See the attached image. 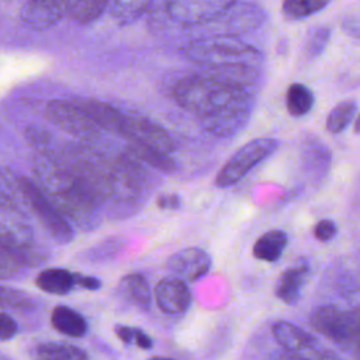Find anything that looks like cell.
<instances>
[{
    "label": "cell",
    "mask_w": 360,
    "mask_h": 360,
    "mask_svg": "<svg viewBox=\"0 0 360 360\" xmlns=\"http://www.w3.org/2000/svg\"><path fill=\"white\" fill-rule=\"evenodd\" d=\"M173 97L207 132L218 136H231L242 131L253 108L248 86L210 72L179 80L173 87Z\"/></svg>",
    "instance_id": "obj_1"
},
{
    "label": "cell",
    "mask_w": 360,
    "mask_h": 360,
    "mask_svg": "<svg viewBox=\"0 0 360 360\" xmlns=\"http://www.w3.org/2000/svg\"><path fill=\"white\" fill-rule=\"evenodd\" d=\"M35 183L59 208V211L80 229H94L100 221V201L72 173L62 158L41 155L34 162Z\"/></svg>",
    "instance_id": "obj_2"
},
{
    "label": "cell",
    "mask_w": 360,
    "mask_h": 360,
    "mask_svg": "<svg viewBox=\"0 0 360 360\" xmlns=\"http://www.w3.org/2000/svg\"><path fill=\"white\" fill-rule=\"evenodd\" d=\"M186 56L207 69L235 66L257 68L262 60V53L257 48L228 35L197 39L187 46Z\"/></svg>",
    "instance_id": "obj_3"
},
{
    "label": "cell",
    "mask_w": 360,
    "mask_h": 360,
    "mask_svg": "<svg viewBox=\"0 0 360 360\" xmlns=\"http://www.w3.org/2000/svg\"><path fill=\"white\" fill-rule=\"evenodd\" d=\"M311 326L354 357H360V314L338 307H319L311 318Z\"/></svg>",
    "instance_id": "obj_4"
},
{
    "label": "cell",
    "mask_w": 360,
    "mask_h": 360,
    "mask_svg": "<svg viewBox=\"0 0 360 360\" xmlns=\"http://www.w3.org/2000/svg\"><path fill=\"white\" fill-rule=\"evenodd\" d=\"M18 190L32 210L35 218L41 222L49 236L59 245H66L73 239V229L70 221L59 211V208L49 200L42 188L28 177H18Z\"/></svg>",
    "instance_id": "obj_5"
},
{
    "label": "cell",
    "mask_w": 360,
    "mask_h": 360,
    "mask_svg": "<svg viewBox=\"0 0 360 360\" xmlns=\"http://www.w3.org/2000/svg\"><path fill=\"white\" fill-rule=\"evenodd\" d=\"M278 148V141L273 138H256L236 150L221 167L215 177V186L225 188L238 183L257 163L264 160Z\"/></svg>",
    "instance_id": "obj_6"
},
{
    "label": "cell",
    "mask_w": 360,
    "mask_h": 360,
    "mask_svg": "<svg viewBox=\"0 0 360 360\" xmlns=\"http://www.w3.org/2000/svg\"><path fill=\"white\" fill-rule=\"evenodd\" d=\"M45 117L49 122L70 135L84 139L98 136V127L75 101L51 100L45 107Z\"/></svg>",
    "instance_id": "obj_7"
},
{
    "label": "cell",
    "mask_w": 360,
    "mask_h": 360,
    "mask_svg": "<svg viewBox=\"0 0 360 360\" xmlns=\"http://www.w3.org/2000/svg\"><path fill=\"white\" fill-rule=\"evenodd\" d=\"M167 14L183 25L212 21L225 14L235 0H163Z\"/></svg>",
    "instance_id": "obj_8"
},
{
    "label": "cell",
    "mask_w": 360,
    "mask_h": 360,
    "mask_svg": "<svg viewBox=\"0 0 360 360\" xmlns=\"http://www.w3.org/2000/svg\"><path fill=\"white\" fill-rule=\"evenodd\" d=\"M271 335L277 345L283 347V350L287 352L285 357H294V359H307V357H315V359H325V357H335V354L325 352L323 349H319L318 342L302 330L301 328L295 326L291 322L287 321H278L271 326Z\"/></svg>",
    "instance_id": "obj_9"
},
{
    "label": "cell",
    "mask_w": 360,
    "mask_h": 360,
    "mask_svg": "<svg viewBox=\"0 0 360 360\" xmlns=\"http://www.w3.org/2000/svg\"><path fill=\"white\" fill-rule=\"evenodd\" d=\"M122 136L129 142L146 143L166 152H172L174 149V142L165 128L148 117L138 114H127Z\"/></svg>",
    "instance_id": "obj_10"
},
{
    "label": "cell",
    "mask_w": 360,
    "mask_h": 360,
    "mask_svg": "<svg viewBox=\"0 0 360 360\" xmlns=\"http://www.w3.org/2000/svg\"><path fill=\"white\" fill-rule=\"evenodd\" d=\"M212 266L208 252L201 248H186L167 260V270L172 276L183 281H195L205 276Z\"/></svg>",
    "instance_id": "obj_11"
},
{
    "label": "cell",
    "mask_w": 360,
    "mask_h": 360,
    "mask_svg": "<svg viewBox=\"0 0 360 360\" xmlns=\"http://www.w3.org/2000/svg\"><path fill=\"white\" fill-rule=\"evenodd\" d=\"M158 308L167 315H183L191 304V294L186 281L177 277L162 278L153 291Z\"/></svg>",
    "instance_id": "obj_12"
},
{
    "label": "cell",
    "mask_w": 360,
    "mask_h": 360,
    "mask_svg": "<svg viewBox=\"0 0 360 360\" xmlns=\"http://www.w3.org/2000/svg\"><path fill=\"white\" fill-rule=\"evenodd\" d=\"M75 103L89 115V118L98 128L122 136L127 114L121 112L111 104L96 100V98H79V100H75Z\"/></svg>",
    "instance_id": "obj_13"
},
{
    "label": "cell",
    "mask_w": 360,
    "mask_h": 360,
    "mask_svg": "<svg viewBox=\"0 0 360 360\" xmlns=\"http://www.w3.org/2000/svg\"><path fill=\"white\" fill-rule=\"evenodd\" d=\"M35 285L53 295H65L70 292L76 284V274L62 267H48L38 273Z\"/></svg>",
    "instance_id": "obj_14"
},
{
    "label": "cell",
    "mask_w": 360,
    "mask_h": 360,
    "mask_svg": "<svg viewBox=\"0 0 360 360\" xmlns=\"http://www.w3.org/2000/svg\"><path fill=\"white\" fill-rule=\"evenodd\" d=\"M51 325L59 333L70 338H80L87 332V322L83 315L66 305H58L52 309Z\"/></svg>",
    "instance_id": "obj_15"
},
{
    "label": "cell",
    "mask_w": 360,
    "mask_h": 360,
    "mask_svg": "<svg viewBox=\"0 0 360 360\" xmlns=\"http://www.w3.org/2000/svg\"><path fill=\"white\" fill-rule=\"evenodd\" d=\"M118 292L125 301L142 311H146L150 307V288L146 278L139 273L124 276L120 281Z\"/></svg>",
    "instance_id": "obj_16"
},
{
    "label": "cell",
    "mask_w": 360,
    "mask_h": 360,
    "mask_svg": "<svg viewBox=\"0 0 360 360\" xmlns=\"http://www.w3.org/2000/svg\"><path fill=\"white\" fill-rule=\"evenodd\" d=\"M308 269L305 266L288 267L280 277L276 284V295L285 304H295L301 295Z\"/></svg>",
    "instance_id": "obj_17"
},
{
    "label": "cell",
    "mask_w": 360,
    "mask_h": 360,
    "mask_svg": "<svg viewBox=\"0 0 360 360\" xmlns=\"http://www.w3.org/2000/svg\"><path fill=\"white\" fill-rule=\"evenodd\" d=\"M287 233L278 229L267 231L253 245V256L263 262H276L287 246Z\"/></svg>",
    "instance_id": "obj_18"
},
{
    "label": "cell",
    "mask_w": 360,
    "mask_h": 360,
    "mask_svg": "<svg viewBox=\"0 0 360 360\" xmlns=\"http://www.w3.org/2000/svg\"><path fill=\"white\" fill-rule=\"evenodd\" d=\"M153 0H110V10L114 20L121 24H131L141 18Z\"/></svg>",
    "instance_id": "obj_19"
},
{
    "label": "cell",
    "mask_w": 360,
    "mask_h": 360,
    "mask_svg": "<svg viewBox=\"0 0 360 360\" xmlns=\"http://www.w3.org/2000/svg\"><path fill=\"white\" fill-rule=\"evenodd\" d=\"M129 149L138 156L141 160H143L146 165L162 170V172H173L174 170V162L169 158V152L146 145L139 142H129Z\"/></svg>",
    "instance_id": "obj_20"
},
{
    "label": "cell",
    "mask_w": 360,
    "mask_h": 360,
    "mask_svg": "<svg viewBox=\"0 0 360 360\" xmlns=\"http://www.w3.org/2000/svg\"><path fill=\"white\" fill-rule=\"evenodd\" d=\"M285 105L291 115L302 117L311 111L314 105V94L307 86L292 83L285 94Z\"/></svg>",
    "instance_id": "obj_21"
},
{
    "label": "cell",
    "mask_w": 360,
    "mask_h": 360,
    "mask_svg": "<svg viewBox=\"0 0 360 360\" xmlns=\"http://www.w3.org/2000/svg\"><path fill=\"white\" fill-rule=\"evenodd\" d=\"M35 353L39 359L44 360H86L89 359V354L72 345H63V343H42L38 345L35 349Z\"/></svg>",
    "instance_id": "obj_22"
},
{
    "label": "cell",
    "mask_w": 360,
    "mask_h": 360,
    "mask_svg": "<svg viewBox=\"0 0 360 360\" xmlns=\"http://www.w3.org/2000/svg\"><path fill=\"white\" fill-rule=\"evenodd\" d=\"M354 111H356V103H353V101L339 103L328 114L326 129L330 134H339L352 121V118L354 115Z\"/></svg>",
    "instance_id": "obj_23"
},
{
    "label": "cell",
    "mask_w": 360,
    "mask_h": 360,
    "mask_svg": "<svg viewBox=\"0 0 360 360\" xmlns=\"http://www.w3.org/2000/svg\"><path fill=\"white\" fill-rule=\"evenodd\" d=\"M108 4L110 0H73L70 15L82 24H87L94 21Z\"/></svg>",
    "instance_id": "obj_24"
},
{
    "label": "cell",
    "mask_w": 360,
    "mask_h": 360,
    "mask_svg": "<svg viewBox=\"0 0 360 360\" xmlns=\"http://www.w3.org/2000/svg\"><path fill=\"white\" fill-rule=\"evenodd\" d=\"M329 0H284L283 11L288 17L302 18L315 14L326 7Z\"/></svg>",
    "instance_id": "obj_25"
},
{
    "label": "cell",
    "mask_w": 360,
    "mask_h": 360,
    "mask_svg": "<svg viewBox=\"0 0 360 360\" xmlns=\"http://www.w3.org/2000/svg\"><path fill=\"white\" fill-rule=\"evenodd\" d=\"M1 308L6 309H15V311H30L34 308V300L24 291L11 288V287H1Z\"/></svg>",
    "instance_id": "obj_26"
},
{
    "label": "cell",
    "mask_w": 360,
    "mask_h": 360,
    "mask_svg": "<svg viewBox=\"0 0 360 360\" xmlns=\"http://www.w3.org/2000/svg\"><path fill=\"white\" fill-rule=\"evenodd\" d=\"M121 246H122V240H120V239H108V240H104V242H101L100 243V248L101 249H98V246H94L91 250H89V260H91V262H94V260H101L100 257H104V253L105 252H110L112 256L115 255V252L118 250V249H121Z\"/></svg>",
    "instance_id": "obj_27"
},
{
    "label": "cell",
    "mask_w": 360,
    "mask_h": 360,
    "mask_svg": "<svg viewBox=\"0 0 360 360\" xmlns=\"http://www.w3.org/2000/svg\"><path fill=\"white\" fill-rule=\"evenodd\" d=\"M336 225L330 219H322L319 221L314 228V235L321 242H328L336 235Z\"/></svg>",
    "instance_id": "obj_28"
},
{
    "label": "cell",
    "mask_w": 360,
    "mask_h": 360,
    "mask_svg": "<svg viewBox=\"0 0 360 360\" xmlns=\"http://www.w3.org/2000/svg\"><path fill=\"white\" fill-rule=\"evenodd\" d=\"M18 332V325L17 322L7 314V312H1L0 314V339L8 340L11 338H14V335Z\"/></svg>",
    "instance_id": "obj_29"
},
{
    "label": "cell",
    "mask_w": 360,
    "mask_h": 360,
    "mask_svg": "<svg viewBox=\"0 0 360 360\" xmlns=\"http://www.w3.org/2000/svg\"><path fill=\"white\" fill-rule=\"evenodd\" d=\"M326 39H328V31L321 28L318 30L309 39V44H308V52L309 55H316L322 51L323 45L326 44Z\"/></svg>",
    "instance_id": "obj_30"
},
{
    "label": "cell",
    "mask_w": 360,
    "mask_h": 360,
    "mask_svg": "<svg viewBox=\"0 0 360 360\" xmlns=\"http://www.w3.org/2000/svg\"><path fill=\"white\" fill-rule=\"evenodd\" d=\"M114 332L117 335V338L127 345H134L135 340V333H136V328H131L127 325H117L114 328Z\"/></svg>",
    "instance_id": "obj_31"
},
{
    "label": "cell",
    "mask_w": 360,
    "mask_h": 360,
    "mask_svg": "<svg viewBox=\"0 0 360 360\" xmlns=\"http://www.w3.org/2000/svg\"><path fill=\"white\" fill-rule=\"evenodd\" d=\"M156 204L162 210H177L181 205V198L176 194H163L158 198Z\"/></svg>",
    "instance_id": "obj_32"
},
{
    "label": "cell",
    "mask_w": 360,
    "mask_h": 360,
    "mask_svg": "<svg viewBox=\"0 0 360 360\" xmlns=\"http://www.w3.org/2000/svg\"><path fill=\"white\" fill-rule=\"evenodd\" d=\"M76 284L84 290L96 291L101 287V281L96 277L91 276H83V274H76Z\"/></svg>",
    "instance_id": "obj_33"
},
{
    "label": "cell",
    "mask_w": 360,
    "mask_h": 360,
    "mask_svg": "<svg viewBox=\"0 0 360 360\" xmlns=\"http://www.w3.org/2000/svg\"><path fill=\"white\" fill-rule=\"evenodd\" d=\"M134 345H136L142 350H149V349L153 347V339L148 333H145L142 329L136 328Z\"/></svg>",
    "instance_id": "obj_34"
},
{
    "label": "cell",
    "mask_w": 360,
    "mask_h": 360,
    "mask_svg": "<svg viewBox=\"0 0 360 360\" xmlns=\"http://www.w3.org/2000/svg\"><path fill=\"white\" fill-rule=\"evenodd\" d=\"M353 131L356 134H360V114L357 115V118L354 120V124H353Z\"/></svg>",
    "instance_id": "obj_35"
}]
</instances>
